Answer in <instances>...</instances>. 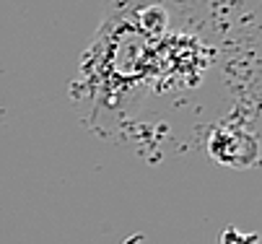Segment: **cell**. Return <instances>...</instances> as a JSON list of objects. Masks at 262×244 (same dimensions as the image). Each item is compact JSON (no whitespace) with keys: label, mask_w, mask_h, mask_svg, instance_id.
<instances>
[{"label":"cell","mask_w":262,"mask_h":244,"mask_svg":"<svg viewBox=\"0 0 262 244\" xmlns=\"http://www.w3.org/2000/svg\"><path fill=\"white\" fill-rule=\"evenodd\" d=\"M208 151L215 161L226 166H254L257 153H259V141L254 127H247L244 122L234 125H221L210 138H208Z\"/></svg>","instance_id":"obj_1"},{"label":"cell","mask_w":262,"mask_h":244,"mask_svg":"<svg viewBox=\"0 0 262 244\" xmlns=\"http://www.w3.org/2000/svg\"><path fill=\"white\" fill-rule=\"evenodd\" d=\"M218 244H257V234H239L236 229H226L218 236Z\"/></svg>","instance_id":"obj_2"}]
</instances>
